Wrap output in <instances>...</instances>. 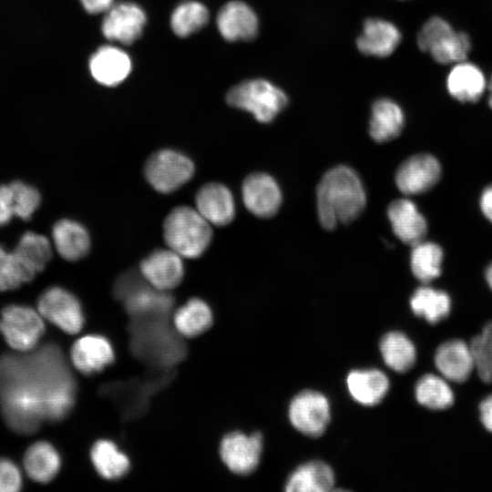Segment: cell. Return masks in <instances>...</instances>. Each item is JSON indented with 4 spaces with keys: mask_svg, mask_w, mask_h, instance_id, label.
Instances as JSON below:
<instances>
[{
    "mask_svg": "<svg viewBox=\"0 0 492 492\" xmlns=\"http://www.w3.org/2000/svg\"><path fill=\"white\" fill-rule=\"evenodd\" d=\"M75 381L56 345L26 356L0 358V400L6 422L29 434L44 419L64 418L74 405Z\"/></svg>",
    "mask_w": 492,
    "mask_h": 492,
    "instance_id": "1",
    "label": "cell"
},
{
    "mask_svg": "<svg viewBox=\"0 0 492 492\" xmlns=\"http://www.w3.org/2000/svg\"><path fill=\"white\" fill-rule=\"evenodd\" d=\"M366 196L356 172L346 166L328 170L317 187V212L320 223L333 230L338 223L355 220L364 210Z\"/></svg>",
    "mask_w": 492,
    "mask_h": 492,
    "instance_id": "2",
    "label": "cell"
},
{
    "mask_svg": "<svg viewBox=\"0 0 492 492\" xmlns=\"http://www.w3.org/2000/svg\"><path fill=\"white\" fill-rule=\"evenodd\" d=\"M163 234L170 250L189 259L202 255L212 238L210 222L197 210L188 206L177 207L169 213Z\"/></svg>",
    "mask_w": 492,
    "mask_h": 492,
    "instance_id": "3",
    "label": "cell"
},
{
    "mask_svg": "<svg viewBox=\"0 0 492 492\" xmlns=\"http://www.w3.org/2000/svg\"><path fill=\"white\" fill-rule=\"evenodd\" d=\"M132 332L134 352L148 361L169 365L185 353L181 343L167 328L165 318H136Z\"/></svg>",
    "mask_w": 492,
    "mask_h": 492,
    "instance_id": "4",
    "label": "cell"
},
{
    "mask_svg": "<svg viewBox=\"0 0 492 492\" xmlns=\"http://www.w3.org/2000/svg\"><path fill=\"white\" fill-rule=\"evenodd\" d=\"M227 103L245 110L261 123L272 121L288 104L286 94L272 83L250 79L232 87L226 95Z\"/></svg>",
    "mask_w": 492,
    "mask_h": 492,
    "instance_id": "5",
    "label": "cell"
},
{
    "mask_svg": "<svg viewBox=\"0 0 492 492\" xmlns=\"http://www.w3.org/2000/svg\"><path fill=\"white\" fill-rule=\"evenodd\" d=\"M423 52L442 65L456 64L466 59L471 40L465 32L456 31L440 16L430 17L421 27L416 38Z\"/></svg>",
    "mask_w": 492,
    "mask_h": 492,
    "instance_id": "6",
    "label": "cell"
},
{
    "mask_svg": "<svg viewBox=\"0 0 492 492\" xmlns=\"http://www.w3.org/2000/svg\"><path fill=\"white\" fill-rule=\"evenodd\" d=\"M194 163L183 153L160 149L153 153L144 168L146 179L157 191L171 193L187 183L194 175Z\"/></svg>",
    "mask_w": 492,
    "mask_h": 492,
    "instance_id": "7",
    "label": "cell"
},
{
    "mask_svg": "<svg viewBox=\"0 0 492 492\" xmlns=\"http://www.w3.org/2000/svg\"><path fill=\"white\" fill-rule=\"evenodd\" d=\"M41 316L27 306L9 305L3 309L0 331L6 343L20 352L33 349L45 332Z\"/></svg>",
    "mask_w": 492,
    "mask_h": 492,
    "instance_id": "8",
    "label": "cell"
},
{
    "mask_svg": "<svg viewBox=\"0 0 492 492\" xmlns=\"http://www.w3.org/2000/svg\"><path fill=\"white\" fill-rule=\"evenodd\" d=\"M39 313L67 333H78L84 324V314L77 297L61 287H51L40 296Z\"/></svg>",
    "mask_w": 492,
    "mask_h": 492,
    "instance_id": "9",
    "label": "cell"
},
{
    "mask_svg": "<svg viewBox=\"0 0 492 492\" xmlns=\"http://www.w3.org/2000/svg\"><path fill=\"white\" fill-rule=\"evenodd\" d=\"M292 425L309 436H321L330 421V405L327 398L319 392L306 390L292 400L289 407Z\"/></svg>",
    "mask_w": 492,
    "mask_h": 492,
    "instance_id": "10",
    "label": "cell"
},
{
    "mask_svg": "<svg viewBox=\"0 0 492 492\" xmlns=\"http://www.w3.org/2000/svg\"><path fill=\"white\" fill-rule=\"evenodd\" d=\"M146 22V14L138 5L119 3L108 10L101 31L108 40L130 45L140 37Z\"/></svg>",
    "mask_w": 492,
    "mask_h": 492,
    "instance_id": "11",
    "label": "cell"
},
{
    "mask_svg": "<svg viewBox=\"0 0 492 492\" xmlns=\"http://www.w3.org/2000/svg\"><path fill=\"white\" fill-rule=\"evenodd\" d=\"M262 447L260 433L245 435L232 432L225 436L220 443V453L224 464L236 474L246 475L258 466Z\"/></svg>",
    "mask_w": 492,
    "mask_h": 492,
    "instance_id": "12",
    "label": "cell"
},
{
    "mask_svg": "<svg viewBox=\"0 0 492 492\" xmlns=\"http://www.w3.org/2000/svg\"><path fill=\"white\" fill-rule=\"evenodd\" d=\"M441 167L429 154L410 157L398 168L395 175L397 188L404 194L415 195L429 190L439 180Z\"/></svg>",
    "mask_w": 492,
    "mask_h": 492,
    "instance_id": "13",
    "label": "cell"
},
{
    "mask_svg": "<svg viewBox=\"0 0 492 492\" xmlns=\"http://www.w3.org/2000/svg\"><path fill=\"white\" fill-rule=\"evenodd\" d=\"M139 270L151 286L165 292L177 287L184 276L181 256L170 249L149 253L142 260Z\"/></svg>",
    "mask_w": 492,
    "mask_h": 492,
    "instance_id": "14",
    "label": "cell"
},
{
    "mask_svg": "<svg viewBox=\"0 0 492 492\" xmlns=\"http://www.w3.org/2000/svg\"><path fill=\"white\" fill-rule=\"evenodd\" d=\"M241 193L246 208L258 217L269 218L275 215L282 203L278 184L265 173L249 175L243 181Z\"/></svg>",
    "mask_w": 492,
    "mask_h": 492,
    "instance_id": "15",
    "label": "cell"
},
{
    "mask_svg": "<svg viewBox=\"0 0 492 492\" xmlns=\"http://www.w3.org/2000/svg\"><path fill=\"white\" fill-rule=\"evenodd\" d=\"M434 364L441 376L457 384L465 383L475 370L469 344L458 338L446 340L438 345Z\"/></svg>",
    "mask_w": 492,
    "mask_h": 492,
    "instance_id": "16",
    "label": "cell"
},
{
    "mask_svg": "<svg viewBox=\"0 0 492 492\" xmlns=\"http://www.w3.org/2000/svg\"><path fill=\"white\" fill-rule=\"evenodd\" d=\"M217 27L227 41H250L258 34L259 20L255 12L246 3L231 1L220 9Z\"/></svg>",
    "mask_w": 492,
    "mask_h": 492,
    "instance_id": "17",
    "label": "cell"
},
{
    "mask_svg": "<svg viewBox=\"0 0 492 492\" xmlns=\"http://www.w3.org/2000/svg\"><path fill=\"white\" fill-rule=\"evenodd\" d=\"M88 67L91 76L97 83L114 87L128 77L132 65L129 56L122 49L103 46L91 55Z\"/></svg>",
    "mask_w": 492,
    "mask_h": 492,
    "instance_id": "18",
    "label": "cell"
},
{
    "mask_svg": "<svg viewBox=\"0 0 492 492\" xmlns=\"http://www.w3.org/2000/svg\"><path fill=\"white\" fill-rule=\"evenodd\" d=\"M401 38L399 29L393 23L380 18H368L356 39V46L364 55L384 57L396 49Z\"/></svg>",
    "mask_w": 492,
    "mask_h": 492,
    "instance_id": "19",
    "label": "cell"
},
{
    "mask_svg": "<svg viewBox=\"0 0 492 492\" xmlns=\"http://www.w3.org/2000/svg\"><path fill=\"white\" fill-rule=\"evenodd\" d=\"M196 206L205 220L217 226L229 224L235 216L232 194L220 183L203 185L196 194Z\"/></svg>",
    "mask_w": 492,
    "mask_h": 492,
    "instance_id": "20",
    "label": "cell"
},
{
    "mask_svg": "<svg viewBox=\"0 0 492 492\" xmlns=\"http://www.w3.org/2000/svg\"><path fill=\"white\" fill-rule=\"evenodd\" d=\"M387 216L395 234L405 243L414 246L424 241L426 221L414 202L400 199L392 201Z\"/></svg>",
    "mask_w": 492,
    "mask_h": 492,
    "instance_id": "21",
    "label": "cell"
},
{
    "mask_svg": "<svg viewBox=\"0 0 492 492\" xmlns=\"http://www.w3.org/2000/svg\"><path fill=\"white\" fill-rule=\"evenodd\" d=\"M71 358L76 368L81 373L93 374L114 361V351L108 339L98 334H89L74 343Z\"/></svg>",
    "mask_w": 492,
    "mask_h": 492,
    "instance_id": "22",
    "label": "cell"
},
{
    "mask_svg": "<svg viewBox=\"0 0 492 492\" xmlns=\"http://www.w3.org/2000/svg\"><path fill=\"white\" fill-rule=\"evenodd\" d=\"M145 281L123 298L126 310L133 318H166L173 303L172 297L165 291L147 285Z\"/></svg>",
    "mask_w": 492,
    "mask_h": 492,
    "instance_id": "23",
    "label": "cell"
},
{
    "mask_svg": "<svg viewBox=\"0 0 492 492\" xmlns=\"http://www.w3.org/2000/svg\"><path fill=\"white\" fill-rule=\"evenodd\" d=\"M487 83L482 70L470 62L455 64L446 77L451 97L462 103H474L481 98Z\"/></svg>",
    "mask_w": 492,
    "mask_h": 492,
    "instance_id": "24",
    "label": "cell"
},
{
    "mask_svg": "<svg viewBox=\"0 0 492 492\" xmlns=\"http://www.w3.org/2000/svg\"><path fill=\"white\" fill-rule=\"evenodd\" d=\"M52 237L59 255L70 261L84 258L90 250V236L79 222L69 219L55 223Z\"/></svg>",
    "mask_w": 492,
    "mask_h": 492,
    "instance_id": "25",
    "label": "cell"
},
{
    "mask_svg": "<svg viewBox=\"0 0 492 492\" xmlns=\"http://www.w3.org/2000/svg\"><path fill=\"white\" fill-rule=\"evenodd\" d=\"M405 124L402 108L390 98H379L372 106L369 132L372 138L384 143L401 133Z\"/></svg>",
    "mask_w": 492,
    "mask_h": 492,
    "instance_id": "26",
    "label": "cell"
},
{
    "mask_svg": "<svg viewBox=\"0 0 492 492\" xmlns=\"http://www.w3.org/2000/svg\"><path fill=\"white\" fill-rule=\"evenodd\" d=\"M347 387L352 397L364 405L380 403L389 389V380L381 371L354 370L347 376Z\"/></svg>",
    "mask_w": 492,
    "mask_h": 492,
    "instance_id": "27",
    "label": "cell"
},
{
    "mask_svg": "<svg viewBox=\"0 0 492 492\" xmlns=\"http://www.w3.org/2000/svg\"><path fill=\"white\" fill-rule=\"evenodd\" d=\"M334 485L332 468L321 461H312L296 468L290 476L287 492H327Z\"/></svg>",
    "mask_w": 492,
    "mask_h": 492,
    "instance_id": "28",
    "label": "cell"
},
{
    "mask_svg": "<svg viewBox=\"0 0 492 492\" xmlns=\"http://www.w3.org/2000/svg\"><path fill=\"white\" fill-rule=\"evenodd\" d=\"M413 313L430 324H436L446 319L451 312L449 295L440 290L428 286L417 288L410 298Z\"/></svg>",
    "mask_w": 492,
    "mask_h": 492,
    "instance_id": "29",
    "label": "cell"
},
{
    "mask_svg": "<svg viewBox=\"0 0 492 492\" xmlns=\"http://www.w3.org/2000/svg\"><path fill=\"white\" fill-rule=\"evenodd\" d=\"M13 252L33 279L46 266L52 250L49 241L45 236L28 231L21 237Z\"/></svg>",
    "mask_w": 492,
    "mask_h": 492,
    "instance_id": "30",
    "label": "cell"
},
{
    "mask_svg": "<svg viewBox=\"0 0 492 492\" xmlns=\"http://www.w3.org/2000/svg\"><path fill=\"white\" fill-rule=\"evenodd\" d=\"M24 464L32 479L46 483L56 477L60 469L61 460L51 444L41 441L35 443L27 449Z\"/></svg>",
    "mask_w": 492,
    "mask_h": 492,
    "instance_id": "31",
    "label": "cell"
},
{
    "mask_svg": "<svg viewBox=\"0 0 492 492\" xmlns=\"http://www.w3.org/2000/svg\"><path fill=\"white\" fill-rule=\"evenodd\" d=\"M446 381L443 376L434 374H424L415 386L417 403L433 411L450 408L455 403V395Z\"/></svg>",
    "mask_w": 492,
    "mask_h": 492,
    "instance_id": "32",
    "label": "cell"
},
{
    "mask_svg": "<svg viewBox=\"0 0 492 492\" xmlns=\"http://www.w3.org/2000/svg\"><path fill=\"white\" fill-rule=\"evenodd\" d=\"M380 351L386 365L398 373L410 370L416 360L415 344L401 332L384 334L380 342Z\"/></svg>",
    "mask_w": 492,
    "mask_h": 492,
    "instance_id": "33",
    "label": "cell"
},
{
    "mask_svg": "<svg viewBox=\"0 0 492 492\" xmlns=\"http://www.w3.org/2000/svg\"><path fill=\"white\" fill-rule=\"evenodd\" d=\"M91 460L97 473L106 479H117L127 474L129 461L112 441H97L91 448Z\"/></svg>",
    "mask_w": 492,
    "mask_h": 492,
    "instance_id": "34",
    "label": "cell"
},
{
    "mask_svg": "<svg viewBox=\"0 0 492 492\" xmlns=\"http://www.w3.org/2000/svg\"><path fill=\"white\" fill-rule=\"evenodd\" d=\"M211 323L210 308L198 298L188 301L174 315V325L177 331L185 336L199 335L207 331Z\"/></svg>",
    "mask_w": 492,
    "mask_h": 492,
    "instance_id": "35",
    "label": "cell"
},
{
    "mask_svg": "<svg viewBox=\"0 0 492 492\" xmlns=\"http://www.w3.org/2000/svg\"><path fill=\"white\" fill-rule=\"evenodd\" d=\"M411 252V270L415 277L426 284L441 274L443 251L434 242L421 241L414 246Z\"/></svg>",
    "mask_w": 492,
    "mask_h": 492,
    "instance_id": "36",
    "label": "cell"
},
{
    "mask_svg": "<svg viewBox=\"0 0 492 492\" xmlns=\"http://www.w3.org/2000/svg\"><path fill=\"white\" fill-rule=\"evenodd\" d=\"M209 21V10L197 1L187 0L179 4L170 16L174 34L186 37L200 30Z\"/></svg>",
    "mask_w": 492,
    "mask_h": 492,
    "instance_id": "37",
    "label": "cell"
},
{
    "mask_svg": "<svg viewBox=\"0 0 492 492\" xmlns=\"http://www.w3.org/2000/svg\"><path fill=\"white\" fill-rule=\"evenodd\" d=\"M469 346L473 355L475 370L479 379L492 383V321L483 325L479 333L474 335Z\"/></svg>",
    "mask_w": 492,
    "mask_h": 492,
    "instance_id": "38",
    "label": "cell"
},
{
    "mask_svg": "<svg viewBox=\"0 0 492 492\" xmlns=\"http://www.w3.org/2000/svg\"><path fill=\"white\" fill-rule=\"evenodd\" d=\"M31 280L14 252H8L0 245V291L17 288Z\"/></svg>",
    "mask_w": 492,
    "mask_h": 492,
    "instance_id": "39",
    "label": "cell"
},
{
    "mask_svg": "<svg viewBox=\"0 0 492 492\" xmlns=\"http://www.w3.org/2000/svg\"><path fill=\"white\" fill-rule=\"evenodd\" d=\"M9 186L12 190L15 216L24 220H29L39 206V192L34 187L21 181H14Z\"/></svg>",
    "mask_w": 492,
    "mask_h": 492,
    "instance_id": "40",
    "label": "cell"
},
{
    "mask_svg": "<svg viewBox=\"0 0 492 492\" xmlns=\"http://www.w3.org/2000/svg\"><path fill=\"white\" fill-rule=\"evenodd\" d=\"M21 475L16 466L8 459L0 458V492L20 489Z\"/></svg>",
    "mask_w": 492,
    "mask_h": 492,
    "instance_id": "41",
    "label": "cell"
},
{
    "mask_svg": "<svg viewBox=\"0 0 492 492\" xmlns=\"http://www.w3.org/2000/svg\"><path fill=\"white\" fill-rule=\"evenodd\" d=\"M15 216L12 190L9 185H0V226Z\"/></svg>",
    "mask_w": 492,
    "mask_h": 492,
    "instance_id": "42",
    "label": "cell"
},
{
    "mask_svg": "<svg viewBox=\"0 0 492 492\" xmlns=\"http://www.w3.org/2000/svg\"><path fill=\"white\" fill-rule=\"evenodd\" d=\"M478 412L482 425L487 431L492 433V394L479 403Z\"/></svg>",
    "mask_w": 492,
    "mask_h": 492,
    "instance_id": "43",
    "label": "cell"
},
{
    "mask_svg": "<svg viewBox=\"0 0 492 492\" xmlns=\"http://www.w3.org/2000/svg\"><path fill=\"white\" fill-rule=\"evenodd\" d=\"M114 0H80L84 9L89 14H97L108 10Z\"/></svg>",
    "mask_w": 492,
    "mask_h": 492,
    "instance_id": "44",
    "label": "cell"
},
{
    "mask_svg": "<svg viewBox=\"0 0 492 492\" xmlns=\"http://www.w3.org/2000/svg\"><path fill=\"white\" fill-rule=\"evenodd\" d=\"M480 207L484 215L492 222V184L484 190L480 198Z\"/></svg>",
    "mask_w": 492,
    "mask_h": 492,
    "instance_id": "45",
    "label": "cell"
},
{
    "mask_svg": "<svg viewBox=\"0 0 492 492\" xmlns=\"http://www.w3.org/2000/svg\"><path fill=\"white\" fill-rule=\"evenodd\" d=\"M486 279H487L488 286L492 290V263L487 268Z\"/></svg>",
    "mask_w": 492,
    "mask_h": 492,
    "instance_id": "46",
    "label": "cell"
},
{
    "mask_svg": "<svg viewBox=\"0 0 492 492\" xmlns=\"http://www.w3.org/2000/svg\"><path fill=\"white\" fill-rule=\"evenodd\" d=\"M487 89H488V105L492 108V76L490 77L489 82L487 83Z\"/></svg>",
    "mask_w": 492,
    "mask_h": 492,
    "instance_id": "47",
    "label": "cell"
}]
</instances>
